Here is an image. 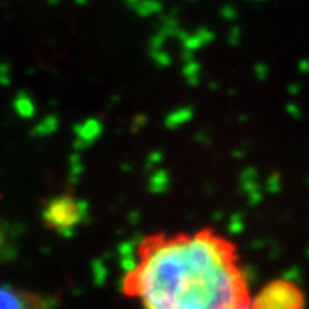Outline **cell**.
<instances>
[{
	"label": "cell",
	"mask_w": 309,
	"mask_h": 309,
	"mask_svg": "<svg viewBox=\"0 0 309 309\" xmlns=\"http://www.w3.org/2000/svg\"><path fill=\"white\" fill-rule=\"evenodd\" d=\"M299 70L301 72H309V61H301V64H299Z\"/></svg>",
	"instance_id": "cell-5"
},
{
	"label": "cell",
	"mask_w": 309,
	"mask_h": 309,
	"mask_svg": "<svg viewBox=\"0 0 309 309\" xmlns=\"http://www.w3.org/2000/svg\"><path fill=\"white\" fill-rule=\"evenodd\" d=\"M299 91H301L299 84H292V86H289V93H290V95H299Z\"/></svg>",
	"instance_id": "cell-7"
},
{
	"label": "cell",
	"mask_w": 309,
	"mask_h": 309,
	"mask_svg": "<svg viewBox=\"0 0 309 309\" xmlns=\"http://www.w3.org/2000/svg\"><path fill=\"white\" fill-rule=\"evenodd\" d=\"M287 112H289L290 115H292L294 119H299V117H301V110H299V107L294 105V103H290V105L287 107Z\"/></svg>",
	"instance_id": "cell-4"
},
{
	"label": "cell",
	"mask_w": 309,
	"mask_h": 309,
	"mask_svg": "<svg viewBox=\"0 0 309 309\" xmlns=\"http://www.w3.org/2000/svg\"><path fill=\"white\" fill-rule=\"evenodd\" d=\"M141 309H249L232 246L211 232L148 239L124 277Z\"/></svg>",
	"instance_id": "cell-1"
},
{
	"label": "cell",
	"mask_w": 309,
	"mask_h": 309,
	"mask_svg": "<svg viewBox=\"0 0 309 309\" xmlns=\"http://www.w3.org/2000/svg\"><path fill=\"white\" fill-rule=\"evenodd\" d=\"M0 309H50V306L36 294L0 285Z\"/></svg>",
	"instance_id": "cell-3"
},
{
	"label": "cell",
	"mask_w": 309,
	"mask_h": 309,
	"mask_svg": "<svg viewBox=\"0 0 309 309\" xmlns=\"http://www.w3.org/2000/svg\"><path fill=\"white\" fill-rule=\"evenodd\" d=\"M249 309H303V294L290 282H271L249 301Z\"/></svg>",
	"instance_id": "cell-2"
},
{
	"label": "cell",
	"mask_w": 309,
	"mask_h": 309,
	"mask_svg": "<svg viewBox=\"0 0 309 309\" xmlns=\"http://www.w3.org/2000/svg\"><path fill=\"white\" fill-rule=\"evenodd\" d=\"M278 184H280V181H278L277 176L270 179V189H271V191H273V189H278Z\"/></svg>",
	"instance_id": "cell-6"
}]
</instances>
